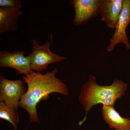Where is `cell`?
Masks as SVG:
<instances>
[{
	"mask_svg": "<svg viewBox=\"0 0 130 130\" xmlns=\"http://www.w3.org/2000/svg\"><path fill=\"white\" fill-rule=\"evenodd\" d=\"M56 68L44 74L33 72L23 77L28 86V90L21 98L19 107L26 110L30 116V123H40L37 112V106L42 100H47L51 93H56L65 96L69 95V91L61 79L56 76Z\"/></svg>",
	"mask_w": 130,
	"mask_h": 130,
	"instance_id": "cell-1",
	"label": "cell"
},
{
	"mask_svg": "<svg viewBox=\"0 0 130 130\" xmlns=\"http://www.w3.org/2000/svg\"><path fill=\"white\" fill-rule=\"evenodd\" d=\"M96 80L95 77L90 75L81 89L79 100L85 114L79 125L86 120L87 113L92 107L99 104L114 105L116 100L124 95L127 89V84L121 80L115 79L109 86H101L96 83Z\"/></svg>",
	"mask_w": 130,
	"mask_h": 130,
	"instance_id": "cell-2",
	"label": "cell"
},
{
	"mask_svg": "<svg viewBox=\"0 0 130 130\" xmlns=\"http://www.w3.org/2000/svg\"><path fill=\"white\" fill-rule=\"evenodd\" d=\"M50 41L40 46L37 40H31L32 48L29 54L31 65L32 70L40 72L46 70L47 66L50 64L60 62L66 59L63 56H60L52 53L50 47L53 42V38L50 35Z\"/></svg>",
	"mask_w": 130,
	"mask_h": 130,
	"instance_id": "cell-3",
	"label": "cell"
},
{
	"mask_svg": "<svg viewBox=\"0 0 130 130\" xmlns=\"http://www.w3.org/2000/svg\"><path fill=\"white\" fill-rule=\"evenodd\" d=\"M24 81L9 80L0 76V101L8 106L18 110L21 98L25 93Z\"/></svg>",
	"mask_w": 130,
	"mask_h": 130,
	"instance_id": "cell-4",
	"label": "cell"
},
{
	"mask_svg": "<svg viewBox=\"0 0 130 130\" xmlns=\"http://www.w3.org/2000/svg\"><path fill=\"white\" fill-rule=\"evenodd\" d=\"M26 52L17 51L10 53L5 50L0 52V66L2 68H11L16 70L18 74L27 76L31 74V68L29 56H26Z\"/></svg>",
	"mask_w": 130,
	"mask_h": 130,
	"instance_id": "cell-5",
	"label": "cell"
},
{
	"mask_svg": "<svg viewBox=\"0 0 130 130\" xmlns=\"http://www.w3.org/2000/svg\"><path fill=\"white\" fill-rule=\"evenodd\" d=\"M130 23V0H123L122 11L116 25L115 30L107 48L108 52H112L116 45L120 43L125 45L130 49V44L126 35V30Z\"/></svg>",
	"mask_w": 130,
	"mask_h": 130,
	"instance_id": "cell-6",
	"label": "cell"
},
{
	"mask_svg": "<svg viewBox=\"0 0 130 130\" xmlns=\"http://www.w3.org/2000/svg\"><path fill=\"white\" fill-rule=\"evenodd\" d=\"M100 0H72L70 5L73 8L75 25H83L97 16L99 14Z\"/></svg>",
	"mask_w": 130,
	"mask_h": 130,
	"instance_id": "cell-7",
	"label": "cell"
},
{
	"mask_svg": "<svg viewBox=\"0 0 130 130\" xmlns=\"http://www.w3.org/2000/svg\"><path fill=\"white\" fill-rule=\"evenodd\" d=\"M123 0H100L99 14L108 28L115 29L122 11Z\"/></svg>",
	"mask_w": 130,
	"mask_h": 130,
	"instance_id": "cell-8",
	"label": "cell"
},
{
	"mask_svg": "<svg viewBox=\"0 0 130 130\" xmlns=\"http://www.w3.org/2000/svg\"><path fill=\"white\" fill-rule=\"evenodd\" d=\"M101 110L103 119L111 129L130 130V119L121 117L114 105H103Z\"/></svg>",
	"mask_w": 130,
	"mask_h": 130,
	"instance_id": "cell-9",
	"label": "cell"
},
{
	"mask_svg": "<svg viewBox=\"0 0 130 130\" xmlns=\"http://www.w3.org/2000/svg\"><path fill=\"white\" fill-rule=\"evenodd\" d=\"M23 13L18 8L0 7V33L15 31L19 19Z\"/></svg>",
	"mask_w": 130,
	"mask_h": 130,
	"instance_id": "cell-10",
	"label": "cell"
},
{
	"mask_svg": "<svg viewBox=\"0 0 130 130\" xmlns=\"http://www.w3.org/2000/svg\"><path fill=\"white\" fill-rule=\"evenodd\" d=\"M0 118L9 121L13 126L14 130H17L19 122L17 109L10 107L2 102H0Z\"/></svg>",
	"mask_w": 130,
	"mask_h": 130,
	"instance_id": "cell-11",
	"label": "cell"
},
{
	"mask_svg": "<svg viewBox=\"0 0 130 130\" xmlns=\"http://www.w3.org/2000/svg\"><path fill=\"white\" fill-rule=\"evenodd\" d=\"M0 7L21 9L22 3L20 0H0Z\"/></svg>",
	"mask_w": 130,
	"mask_h": 130,
	"instance_id": "cell-12",
	"label": "cell"
}]
</instances>
